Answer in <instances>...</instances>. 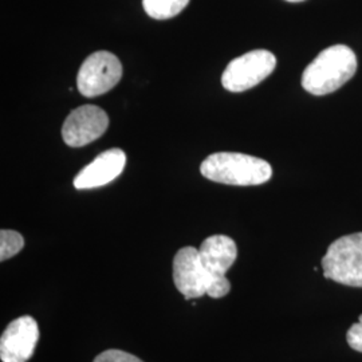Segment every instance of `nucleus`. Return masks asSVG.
Returning <instances> with one entry per match:
<instances>
[{"label":"nucleus","instance_id":"f8f14e48","mask_svg":"<svg viewBox=\"0 0 362 362\" xmlns=\"http://www.w3.org/2000/svg\"><path fill=\"white\" fill-rule=\"evenodd\" d=\"M23 247H25V239L21 233L13 230L0 231V260L1 262L19 254Z\"/></svg>","mask_w":362,"mask_h":362},{"label":"nucleus","instance_id":"4468645a","mask_svg":"<svg viewBox=\"0 0 362 362\" xmlns=\"http://www.w3.org/2000/svg\"><path fill=\"white\" fill-rule=\"evenodd\" d=\"M346 341L351 349L362 353V315H360L357 324L350 326L348 334H346Z\"/></svg>","mask_w":362,"mask_h":362},{"label":"nucleus","instance_id":"2eb2a0df","mask_svg":"<svg viewBox=\"0 0 362 362\" xmlns=\"http://www.w3.org/2000/svg\"><path fill=\"white\" fill-rule=\"evenodd\" d=\"M286 1H290V3H300V1H305V0H286Z\"/></svg>","mask_w":362,"mask_h":362},{"label":"nucleus","instance_id":"f03ea898","mask_svg":"<svg viewBox=\"0 0 362 362\" xmlns=\"http://www.w3.org/2000/svg\"><path fill=\"white\" fill-rule=\"evenodd\" d=\"M200 172L208 180L238 187L260 185L272 176V165L266 160L235 152L208 156L202 163Z\"/></svg>","mask_w":362,"mask_h":362},{"label":"nucleus","instance_id":"9d476101","mask_svg":"<svg viewBox=\"0 0 362 362\" xmlns=\"http://www.w3.org/2000/svg\"><path fill=\"white\" fill-rule=\"evenodd\" d=\"M199 255L203 266L216 281L226 282V272L233 267L238 248L230 236L212 235L199 248Z\"/></svg>","mask_w":362,"mask_h":362},{"label":"nucleus","instance_id":"1a4fd4ad","mask_svg":"<svg viewBox=\"0 0 362 362\" xmlns=\"http://www.w3.org/2000/svg\"><path fill=\"white\" fill-rule=\"evenodd\" d=\"M127 164V155L119 148L107 149L97 156L74 177L76 189H93L116 180Z\"/></svg>","mask_w":362,"mask_h":362},{"label":"nucleus","instance_id":"423d86ee","mask_svg":"<svg viewBox=\"0 0 362 362\" xmlns=\"http://www.w3.org/2000/svg\"><path fill=\"white\" fill-rule=\"evenodd\" d=\"M122 65L113 52H93L79 67L77 88L83 97L93 98L112 90L122 77Z\"/></svg>","mask_w":362,"mask_h":362},{"label":"nucleus","instance_id":"ddd939ff","mask_svg":"<svg viewBox=\"0 0 362 362\" xmlns=\"http://www.w3.org/2000/svg\"><path fill=\"white\" fill-rule=\"evenodd\" d=\"M94 362H144L139 357L127 353L124 350L109 349L105 350L101 354L95 357Z\"/></svg>","mask_w":362,"mask_h":362},{"label":"nucleus","instance_id":"9b49d317","mask_svg":"<svg viewBox=\"0 0 362 362\" xmlns=\"http://www.w3.org/2000/svg\"><path fill=\"white\" fill-rule=\"evenodd\" d=\"M189 0H143L145 13L157 21L177 16L188 6Z\"/></svg>","mask_w":362,"mask_h":362},{"label":"nucleus","instance_id":"0eeeda50","mask_svg":"<svg viewBox=\"0 0 362 362\" xmlns=\"http://www.w3.org/2000/svg\"><path fill=\"white\" fill-rule=\"evenodd\" d=\"M109 127V117L95 105H83L66 117L62 139L66 145L81 148L98 140Z\"/></svg>","mask_w":362,"mask_h":362},{"label":"nucleus","instance_id":"6e6552de","mask_svg":"<svg viewBox=\"0 0 362 362\" xmlns=\"http://www.w3.org/2000/svg\"><path fill=\"white\" fill-rule=\"evenodd\" d=\"M38 341V324L33 317L23 315L13 320L0 338L1 361H28L35 351Z\"/></svg>","mask_w":362,"mask_h":362},{"label":"nucleus","instance_id":"39448f33","mask_svg":"<svg viewBox=\"0 0 362 362\" xmlns=\"http://www.w3.org/2000/svg\"><path fill=\"white\" fill-rule=\"evenodd\" d=\"M275 66L276 58L269 50L246 52L227 65L221 76V85L233 93L248 90L269 77Z\"/></svg>","mask_w":362,"mask_h":362},{"label":"nucleus","instance_id":"7ed1b4c3","mask_svg":"<svg viewBox=\"0 0 362 362\" xmlns=\"http://www.w3.org/2000/svg\"><path fill=\"white\" fill-rule=\"evenodd\" d=\"M173 282L185 299L209 296L214 299L226 297L230 290V281H216L203 266L199 250L182 247L173 259Z\"/></svg>","mask_w":362,"mask_h":362},{"label":"nucleus","instance_id":"f257e3e1","mask_svg":"<svg viewBox=\"0 0 362 362\" xmlns=\"http://www.w3.org/2000/svg\"><path fill=\"white\" fill-rule=\"evenodd\" d=\"M357 71V57L345 45H334L320 52L302 74V88L313 95L338 90Z\"/></svg>","mask_w":362,"mask_h":362},{"label":"nucleus","instance_id":"20e7f679","mask_svg":"<svg viewBox=\"0 0 362 362\" xmlns=\"http://www.w3.org/2000/svg\"><path fill=\"white\" fill-rule=\"evenodd\" d=\"M326 279L341 285L362 287V233L334 240L322 258Z\"/></svg>","mask_w":362,"mask_h":362}]
</instances>
